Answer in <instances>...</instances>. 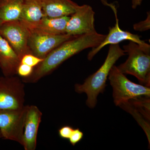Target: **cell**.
Wrapping results in <instances>:
<instances>
[{
    "instance_id": "obj_1",
    "label": "cell",
    "mask_w": 150,
    "mask_h": 150,
    "mask_svg": "<svg viewBox=\"0 0 150 150\" xmlns=\"http://www.w3.org/2000/svg\"><path fill=\"white\" fill-rule=\"evenodd\" d=\"M106 35L96 32L74 36L54 49L47 55L25 81L35 82L50 74L63 62L85 49L95 48L100 44Z\"/></svg>"
},
{
    "instance_id": "obj_2",
    "label": "cell",
    "mask_w": 150,
    "mask_h": 150,
    "mask_svg": "<svg viewBox=\"0 0 150 150\" xmlns=\"http://www.w3.org/2000/svg\"><path fill=\"white\" fill-rule=\"evenodd\" d=\"M126 55L119 44L110 45L107 57L101 67L87 78L83 83L75 85L76 92L86 94V104L89 108H93L96 107L98 96L104 91L110 70L118 59Z\"/></svg>"
},
{
    "instance_id": "obj_3",
    "label": "cell",
    "mask_w": 150,
    "mask_h": 150,
    "mask_svg": "<svg viewBox=\"0 0 150 150\" xmlns=\"http://www.w3.org/2000/svg\"><path fill=\"white\" fill-rule=\"evenodd\" d=\"M128 54L126 62L117 67L124 74L137 78L140 84L150 86V54L145 52L137 43L130 41L123 46Z\"/></svg>"
},
{
    "instance_id": "obj_4",
    "label": "cell",
    "mask_w": 150,
    "mask_h": 150,
    "mask_svg": "<svg viewBox=\"0 0 150 150\" xmlns=\"http://www.w3.org/2000/svg\"><path fill=\"white\" fill-rule=\"evenodd\" d=\"M108 79L112 88L113 102L116 106L130 100L142 96H150V88L129 80L114 65L110 70Z\"/></svg>"
},
{
    "instance_id": "obj_5",
    "label": "cell",
    "mask_w": 150,
    "mask_h": 150,
    "mask_svg": "<svg viewBox=\"0 0 150 150\" xmlns=\"http://www.w3.org/2000/svg\"><path fill=\"white\" fill-rule=\"evenodd\" d=\"M31 31L20 21L3 23L0 34L6 39L21 59L25 54H31L28 46Z\"/></svg>"
},
{
    "instance_id": "obj_6",
    "label": "cell",
    "mask_w": 150,
    "mask_h": 150,
    "mask_svg": "<svg viewBox=\"0 0 150 150\" xmlns=\"http://www.w3.org/2000/svg\"><path fill=\"white\" fill-rule=\"evenodd\" d=\"M27 106L17 110H0V132L6 139L23 143L25 120Z\"/></svg>"
},
{
    "instance_id": "obj_7",
    "label": "cell",
    "mask_w": 150,
    "mask_h": 150,
    "mask_svg": "<svg viewBox=\"0 0 150 150\" xmlns=\"http://www.w3.org/2000/svg\"><path fill=\"white\" fill-rule=\"evenodd\" d=\"M24 96V85L18 78L13 76L0 78V110L23 108Z\"/></svg>"
},
{
    "instance_id": "obj_8",
    "label": "cell",
    "mask_w": 150,
    "mask_h": 150,
    "mask_svg": "<svg viewBox=\"0 0 150 150\" xmlns=\"http://www.w3.org/2000/svg\"><path fill=\"white\" fill-rule=\"evenodd\" d=\"M108 5L111 8L113 11L115 16L116 23L113 27H109V32L108 35H106L103 41L98 46L92 48L91 51L89 52L87 57L88 60L91 61L95 56L105 46L108 45L119 44L121 41L126 40L133 41L137 43L145 52L150 54L149 44L146 43L144 40H141L139 35L121 29L119 27L117 9L113 4H108Z\"/></svg>"
},
{
    "instance_id": "obj_9",
    "label": "cell",
    "mask_w": 150,
    "mask_h": 150,
    "mask_svg": "<svg viewBox=\"0 0 150 150\" xmlns=\"http://www.w3.org/2000/svg\"><path fill=\"white\" fill-rule=\"evenodd\" d=\"M93 9L88 5L79 6L67 23L66 33L77 36L96 32Z\"/></svg>"
},
{
    "instance_id": "obj_10",
    "label": "cell",
    "mask_w": 150,
    "mask_h": 150,
    "mask_svg": "<svg viewBox=\"0 0 150 150\" xmlns=\"http://www.w3.org/2000/svg\"><path fill=\"white\" fill-rule=\"evenodd\" d=\"M30 30L28 41L30 49L33 54L43 59L60 44L74 36L67 33L53 35Z\"/></svg>"
},
{
    "instance_id": "obj_11",
    "label": "cell",
    "mask_w": 150,
    "mask_h": 150,
    "mask_svg": "<svg viewBox=\"0 0 150 150\" xmlns=\"http://www.w3.org/2000/svg\"><path fill=\"white\" fill-rule=\"evenodd\" d=\"M150 96H142L130 100L119 107L134 116L144 129L150 143Z\"/></svg>"
},
{
    "instance_id": "obj_12",
    "label": "cell",
    "mask_w": 150,
    "mask_h": 150,
    "mask_svg": "<svg viewBox=\"0 0 150 150\" xmlns=\"http://www.w3.org/2000/svg\"><path fill=\"white\" fill-rule=\"evenodd\" d=\"M42 113L35 105L27 106L25 120L23 145L25 150H35Z\"/></svg>"
},
{
    "instance_id": "obj_13",
    "label": "cell",
    "mask_w": 150,
    "mask_h": 150,
    "mask_svg": "<svg viewBox=\"0 0 150 150\" xmlns=\"http://www.w3.org/2000/svg\"><path fill=\"white\" fill-rule=\"evenodd\" d=\"M21 59L8 42L0 34V67L5 76L17 74Z\"/></svg>"
},
{
    "instance_id": "obj_14",
    "label": "cell",
    "mask_w": 150,
    "mask_h": 150,
    "mask_svg": "<svg viewBox=\"0 0 150 150\" xmlns=\"http://www.w3.org/2000/svg\"><path fill=\"white\" fill-rule=\"evenodd\" d=\"M79 6L72 0H43V13L50 18L70 16Z\"/></svg>"
},
{
    "instance_id": "obj_15",
    "label": "cell",
    "mask_w": 150,
    "mask_h": 150,
    "mask_svg": "<svg viewBox=\"0 0 150 150\" xmlns=\"http://www.w3.org/2000/svg\"><path fill=\"white\" fill-rule=\"evenodd\" d=\"M44 16L43 0H23L20 21L32 29Z\"/></svg>"
},
{
    "instance_id": "obj_16",
    "label": "cell",
    "mask_w": 150,
    "mask_h": 150,
    "mask_svg": "<svg viewBox=\"0 0 150 150\" xmlns=\"http://www.w3.org/2000/svg\"><path fill=\"white\" fill-rule=\"evenodd\" d=\"M70 17V16H65L50 18L43 16L35 27L30 30L53 35L64 34Z\"/></svg>"
},
{
    "instance_id": "obj_17",
    "label": "cell",
    "mask_w": 150,
    "mask_h": 150,
    "mask_svg": "<svg viewBox=\"0 0 150 150\" xmlns=\"http://www.w3.org/2000/svg\"><path fill=\"white\" fill-rule=\"evenodd\" d=\"M23 0H0V19L3 23L20 20Z\"/></svg>"
},
{
    "instance_id": "obj_18",
    "label": "cell",
    "mask_w": 150,
    "mask_h": 150,
    "mask_svg": "<svg viewBox=\"0 0 150 150\" xmlns=\"http://www.w3.org/2000/svg\"><path fill=\"white\" fill-rule=\"evenodd\" d=\"M43 60V59L39 58L33 54H27L23 56L21 59V63L34 67L39 64Z\"/></svg>"
},
{
    "instance_id": "obj_19",
    "label": "cell",
    "mask_w": 150,
    "mask_h": 150,
    "mask_svg": "<svg viewBox=\"0 0 150 150\" xmlns=\"http://www.w3.org/2000/svg\"><path fill=\"white\" fill-rule=\"evenodd\" d=\"M33 71V67L21 63L17 69V74L21 76L27 78L30 76Z\"/></svg>"
},
{
    "instance_id": "obj_20",
    "label": "cell",
    "mask_w": 150,
    "mask_h": 150,
    "mask_svg": "<svg viewBox=\"0 0 150 150\" xmlns=\"http://www.w3.org/2000/svg\"><path fill=\"white\" fill-rule=\"evenodd\" d=\"M150 28V12H147V16L145 20L134 24V29L138 31H145L149 30Z\"/></svg>"
},
{
    "instance_id": "obj_21",
    "label": "cell",
    "mask_w": 150,
    "mask_h": 150,
    "mask_svg": "<svg viewBox=\"0 0 150 150\" xmlns=\"http://www.w3.org/2000/svg\"><path fill=\"white\" fill-rule=\"evenodd\" d=\"M83 137V133L79 128L74 129L71 137L69 139L71 144L74 146L82 139Z\"/></svg>"
},
{
    "instance_id": "obj_22",
    "label": "cell",
    "mask_w": 150,
    "mask_h": 150,
    "mask_svg": "<svg viewBox=\"0 0 150 150\" xmlns=\"http://www.w3.org/2000/svg\"><path fill=\"white\" fill-rule=\"evenodd\" d=\"M74 129L71 126H64L59 130V136L62 139H69Z\"/></svg>"
},
{
    "instance_id": "obj_23",
    "label": "cell",
    "mask_w": 150,
    "mask_h": 150,
    "mask_svg": "<svg viewBox=\"0 0 150 150\" xmlns=\"http://www.w3.org/2000/svg\"><path fill=\"white\" fill-rule=\"evenodd\" d=\"M143 1V0H131L132 8H137V7L142 4Z\"/></svg>"
},
{
    "instance_id": "obj_24",
    "label": "cell",
    "mask_w": 150,
    "mask_h": 150,
    "mask_svg": "<svg viewBox=\"0 0 150 150\" xmlns=\"http://www.w3.org/2000/svg\"><path fill=\"white\" fill-rule=\"evenodd\" d=\"M3 23V22L1 20V19H0V27H1V25Z\"/></svg>"
},
{
    "instance_id": "obj_25",
    "label": "cell",
    "mask_w": 150,
    "mask_h": 150,
    "mask_svg": "<svg viewBox=\"0 0 150 150\" xmlns=\"http://www.w3.org/2000/svg\"><path fill=\"white\" fill-rule=\"evenodd\" d=\"M1 137V132H0V138Z\"/></svg>"
}]
</instances>
